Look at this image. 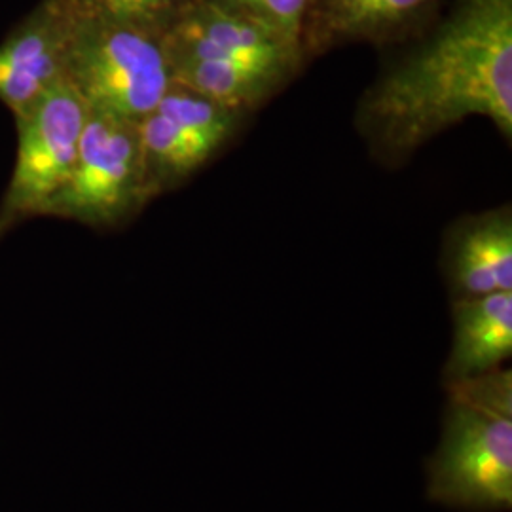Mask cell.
<instances>
[{"instance_id": "1", "label": "cell", "mask_w": 512, "mask_h": 512, "mask_svg": "<svg viewBox=\"0 0 512 512\" xmlns=\"http://www.w3.org/2000/svg\"><path fill=\"white\" fill-rule=\"evenodd\" d=\"M473 116L511 143L512 0H458L431 37L366 88L353 124L374 160L399 167Z\"/></svg>"}, {"instance_id": "2", "label": "cell", "mask_w": 512, "mask_h": 512, "mask_svg": "<svg viewBox=\"0 0 512 512\" xmlns=\"http://www.w3.org/2000/svg\"><path fill=\"white\" fill-rule=\"evenodd\" d=\"M442 439L427 461V497L450 509H512V372L444 382Z\"/></svg>"}, {"instance_id": "3", "label": "cell", "mask_w": 512, "mask_h": 512, "mask_svg": "<svg viewBox=\"0 0 512 512\" xmlns=\"http://www.w3.org/2000/svg\"><path fill=\"white\" fill-rule=\"evenodd\" d=\"M67 80L90 110L139 122L171 88L162 35L74 6Z\"/></svg>"}, {"instance_id": "4", "label": "cell", "mask_w": 512, "mask_h": 512, "mask_svg": "<svg viewBox=\"0 0 512 512\" xmlns=\"http://www.w3.org/2000/svg\"><path fill=\"white\" fill-rule=\"evenodd\" d=\"M152 200L137 122L90 110L73 171L44 217L107 230L137 217Z\"/></svg>"}, {"instance_id": "5", "label": "cell", "mask_w": 512, "mask_h": 512, "mask_svg": "<svg viewBox=\"0 0 512 512\" xmlns=\"http://www.w3.org/2000/svg\"><path fill=\"white\" fill-rule=\"evenodd\" d=\"M90 107L65 78L31 109L14 116L18 152L0 200V241L25 220L44 217L73 171Z\"/></svg>"}, {"instance_id": "6", "label": "cell", "mask_w": 512, "mask_h": 512, "mask_svg": "<svg viewBox=\"0 0 512 512\" xmlns=\"http://www.w3.org/2000/svg\"><path fill=\"white\" fill-rule=\"evenodd\" d=\"M73 0H42L0 44V103L14 116L67 78Z\"/></svg>"}, {"instance_id": "7", "label": "cell", "mask_w": 512, "mask_h": 512, "mask_svg": "<svg viewBox=\"0 0 512 512\" xmlns=\"http://www.w3.org/2000/svg\"><path fill=\"white\" fill-rule=\"evenodd\" d=\"M169 65L184 61H298L302 50L272 29L222 10L207 0H192L165 29Z\"/></svg>"}, {"instance_id": "8", "label": "cell", "mask_w": 512, "mask_h": 512, "mask_svg": "<svg viewBox=\"0 0 512 512\" xmlns=\"http://www.w3.org/2000/svg\"><path fill=\"white\" fill-rule=\"evenodd\" d=\"M442 274L452 298L512 291V207L456 220L442 238Z\"/></svg>"}, {"instance_id": "9", "label": "cell", "mask_w": 512, "mask_h": 512, "mask_svg": "<svg viewBox=\"0 0 512 512\" xmlns=\"http://www.w3.org/2000/svg\"><path fill=\"white\" fill-rule=\"evenodd\" d=\"M439 0H310L304 29V61L336 46L389 44L414 31Z\"/></svg>"}, {"instance_id": "10", "label": "cell", "mask_w": 512, "mask_h": 512, "mask_svg": "<svg viewBox=\"0 0 512 512\" xmlns=\"http://www.w3.org/2000/svg\"><path fill=\"white\" fill-rule=\"evenodd\" d=\"M454 338L444 382L486 374L511 359L512 291L452 298Z\"/></svg>"}, {"instance_id": "11", "label": "cell", "mask_w": 512, "mask_h": 512, "mask_svg": "<svg viewBox=\"0 0 512 512\" xmlns=\"http://www.w3.org/2000/svg\"><path fill=\"white\" fill-rule=\"evenodd\" d=\"M302 67L298 61H184L169 65V71L171 84L253 114Z\"/></svg>"}, {"instance_id": "12", "label": "cell", "mask_w": 512, "mask_h": 512, "mask_svg": "<svg viewBox=\"0 0 512 512\" xmlns=\"http://www.w3.org/2000/svg\"><path fill=\"white\" fill-rule=\"evenodd\" d=\"M148 186L154 198L186 183L222 148L175 126L154 109L137 122Z\"/></svg>"}, {"instance_id": "13", "label": "cell", "mask_w": 512, "mask_h": 512, "mask_svg": "<svg viewBox=\"0 0 512 512\" xmlns=\"http://www.w3.org/2000/svg\"><path fill=\"white\" fill-rule=\"evenodd\" d=\"M74 6L95 18L126 23L164 35L171 21L192 0H73Z\"/></svg>"}, {"instance_id": "14", "label": "cell", "mask_w": 512, "mask_h": 512, "mask_svg": "<svg viewBox=\"0 0 512 512\" xmlns=\"http://www.w3.org/2000/svg\"><path fill=\"white\" fill-rule=\"evenodd\" d=\"M222 10L272 29L302 50V29L310 0H207Z\"/></svg>"}]
</instances>
